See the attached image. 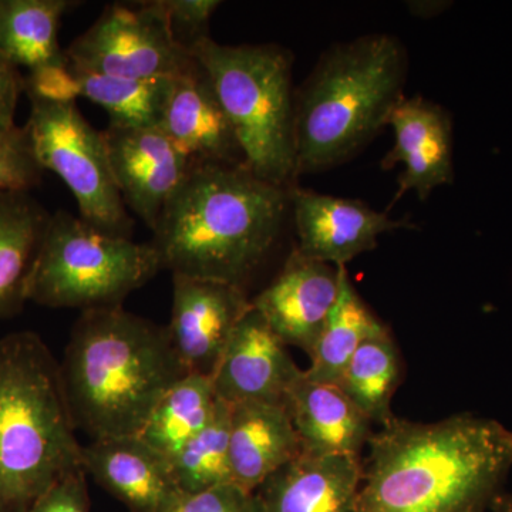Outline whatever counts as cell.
<instances>
[{"instance_id": "obj_1", "label": "cell", "mask_w": 512, "mask_h": 512, "mask_svg": "<svg viewBox=\"0 0 512 512\" xmlns=\"http://www.w3.org/2000/svg\"><path fill=\"white\" fill-rule=\"evenodd\" d=\"M367 447L356 512H488L512 470V431L470 413L394 416Z\"/></svg>"}, {"instance_id": "obj_2", "label": "cell", "mask_w": 512, "mask_h": 512, "mask_svg": "<svg viewBox=\"0 0 512 512\" xmlns=\"http://www.w3.org/2000/svg\"><path fill=\"white\" fill-rule=\"evenodd\" d=\"M291 190L244 164L192 163L154 229L163 269L245 289L291 217Z\"/></svg>"}, {"instance_id": "obj_3", "label": "cell", "mask_w": 512, "mask_h": 512, "mask_svg": "<svg viewBox=\"0 0 512 512\" xmlns=\"http://www.w3.org/2000/svg\"><path fill=\"white\" fill-rule=\"evenodd\" d=\"M74 426L92 440L138 436L188 375L167 326L119 308L82 312L60 362Z\"/></svg>"}, {"instance_id": "obj_4", "label": "cell", "mask_w": 512, "mask_h": 512, "mask_svg": "<svg viewBox=\"0 0 512 512\" xmlns=\"http://www.w3.org/2000/svg\"><path fill=\"white\" fill-rule=\"evenodd\" d=\"M407 72L406 47L389 33L325 50L295 90L298 177L345 164L389 126L404 99Z\"/></svg>"}, {"instance_id": "obj_5", "label": "cell", "mask_w": 512, "mask_h": 512, "mask_svg": "<svg viewBox=\"0 0 512 512\" xmlns=\"http://www.w3.org/2000/svg\"><path fill=\"white\" fill-rule=\"evenodd\" d=\"M60 362L35 332L0 338V512H28L82 466Z\"/></svg>"}, {"instance_id": "obj_6", "label": "cell", "mask_w": 512, "mask_h": 512, "mask_svg": "<svg viewBox=\"0 0 512 512\" xmlns=\"http://www.w3.org/2000/svg\"><path fill=\"white\" fill-rule=\"evenodd\" d=\"M191 55L210 77L244 154L245 165L261 180L295 187L293 56L274 43L229 46L211 37Z\"/></svg>"}, {"instance_id": "obj_7", "label": "cell", "mask_w": 512, "mask_h": 512, "mask_svg": "<svg viewBox=\"0 0 512 512\" xmlns=\"http://www.w3.org/2000/svg\"><path fill=\"white\" fill-rule=\"evenodd\" d=\"M161 269L153 244L106 234L60 210L50 215L30 272L26 301L82 312L119 308Z\"/></svg>"}, {"instance_id": "obj_8", "label": "cell", "mask_w": 512, "mask_h": 512, "mask_svg": "<svg viewBox=\"0 0 512 512\" xmlns=\"http://www.w3.org/2000/svg\"><path fill=\"white\" fill-rule=\"evenodd\" d=\"M25 127L37 163L62 178L80 218L106 234L131 238L133 218L111 173L103 131L84 119L77 103L30 100Z\"/></svg>"}, {"instance_id": "obj_9", "label": "cell", "mask_w": 512, "mask_h": 512, "mask_svg": "<svg viewBox=\"0 0 512 512\" xmlns=\"http://www.w3.org/2000/svg\"><path fill=\"white\" fill-rule=\"evenodd\" d=\"M64 52L79 72L128 79H178L198 67L175 40L161 0L109 6Z\"/></svg>"}, {"instance_id": "obj_10", "label": "cell", "mask_w": 512, "mask_h": 512, "mask_svg": "<svg viewBox=\"0 0 512 512\" xmlns=\"http://www.w3.org/2000/svg\"><path fill=\"white\" fill-rule=\"evenodd\" d=\"M103 134L124 204L154 232L168 202L190 173L192 161L160 127L109 124Z\"/></svg>"}, {"instance_id": "obj_11", "label": "cell", "mask_w": 512, "mask_h": 512, "mask_svg": "<svg viewBox=\"0 0 512 512\" xmlns=\"http://www.w3.org/2000/svg\"><path fill=\"white\" fill-rule=\"evenodd\" d=\"M252 309L239 286L173 275L171 343L188 373L214 375L229 339Z\"/></svg>"}, {"instance_id": "obj_12", "label": "cell", "mask_w": 512, "mask_h": 512, "mask_svg": "<svg viewBox=\"0 0 512 512\" xmlns=\"http://www.w3.org/2000/svg\"><path fill=\"white\" fill-rule=\"evenodd\" d=\"M291 215L298 234L296 251L325 264L346 266L373 251L379 237L397 229H414L407 220H394L365 202L293 187Z\"/></svg>"}, {"instance_id": "obj_13", "label": "cell", "mask_w": 512, "mask_h": 512, "mask_svg": "<svg viewBox=\"0 0 512 512\" xmlns=\"http://www.w3.org/2000/svg\"><path fill=\"white\" fill-rule=\"evenodd\" d=\"M302 375L288 346L252 306L232 333L212 383L218 399L231 406L266 403L286 407Z\"/></svg>"}, {"instance_id": "obj_14", "label": "cell", "mask_w": 512, "mask_h": 512, "mask_svg": "<svg viewBox=\"0 0 512 512\" xmlns=\"http://www.w3.org/2000/svg\"><path fill=\"white\" fill-rule=\"evenodd\" d=\"M339 286L340 266L306 258L295 248L274 281L251 302L286 346L309 355L335 306Z\"/></svg>"}, {"instance_id": "obj_15", "label": "cell", "mask_w": 512, "mask_h": 512, "mask_svg": "<svg viewBox=\"0 0 512 512\" xmlns=\"http://www.w3.org/2000/svg\"><path fill=\"white\" fill-rule=\"evenodd\" d=\"M392 150L383 157L382 170L403 164L394 202L414 191L421 201L441 185L453 183V120L440 104L414 96L404 97L389 120Z\"/></svg>"}, {"instance_id": "obj_16", "label": "cell", "mask_w": 512, "mask_h": 512, "mask_svg": "<svg viewBox=\"0 0 512 512\" xmlns=\"http://www.w3.org/2000/svg\"><path fill=\"white\" fill-rule=\"evenodd\" d=\"M158 127L192 163L245 165L231 121L200 64L174 80Z\"/></svg>"}, {"instance_id": "obj_17", "label": "cell", "mask_w": 512, "mask_h": 512, "mask_svg": "<svg viewBox=\"0 0 512 512\" xmlns=\"http://www.w3.org/2000/svg\"><path fill=\"white\" fill-rule=\"evenodd\" d=\"M363 458L301 453L258 490L264 512H356Z\"/></svg>"}, {"instance_id": "obj_18", "label": "cell", "mask_w": 512, "mask_h": 512, "mask_svg": "<svg viewBox=\"0 0 512 512\" xmlns=\"http://www.w3.org/2000/svg\"><path fill=\"white\" fill-rule=\"evenodd\" d=\"M82 466L130 512H158L178 490L170 460L138 436L92 440L83 446Z\"/></svg>"}, {"instance_id": "obj_19", "label": "cell", "mask_w": 512, "mask_h": 512, "mask_svg": "<svg viewBox=\"0 0 512 512\" xmlns=\"http://www.w3.org/2000/svg\"><path fill=\"white\" fill-rule=\"evenodd\" d=\"M286 407L302 453L362 457L372 439V421L336 384L312 382L303 373Z\"/></svg>"}, {"instance_id": "obj_20", "label": "cell", "mask_w": 512, "mask_h": 512, "mask_svg": "<svg viewBox=\"0 0 512 512\" xmlns=\"http://www.w3.org/2000/svg\"><path fill=\"white\" fill-rule=\"evenodd\" d=\"M301 453V440L286 407L266 403L231 406L229 461L232 480L239 487L255 493Z\"/></svg>"}, {"instance_id": "obj_21", "label": "cell", "mask_w": 512, "mask_h": 512, "mask_svg": "<svg viewBox=\"0 0 512 512\" xmlns=\"http://www.w3.org/2000/svg\"><path fill=\"white\" fill-rule=\"evenodd\" d=\"M50 215L28 191H0V319L28 302L30 272Z\"/></svg>"}, {"instance_id": "obj_22", "label": "cell", "mask_w": 512, "mask_h": 512, "mask_svg": "<svg viewBox=\"0 0 512 512\" xmlns=\"http://www.w3.org/2000/svg\"><path fill=\"white\" fill-rule=\"evenodd\" d=\"M74 5L69 0H0V55L28 73L66 63L60 22Z\"/></svg>"}, {"instance_id": "obj_23", "label": "cell", "mask_w": 512, "mask_h": 512, "mask_svg": "<svg viewBox=\"0 0 512 512\" xmlns=\"http://www.w3.org/2000/svg\"><path fill=\"white\" fill-rule=\"evenodd\" d=\"M386 329L382 320L360 298L346 266H340L338 299L309 353L311 366L303 370L306 379L316 383H338L360 345Z\"/></svg>"}, {"instance_id": "obj_24", "label": "cell", "mask_w": 512, "mask_h": 512, "mask_svg": "<svg viewBox=\"0 0 512 512\" xmlns=\"http://www.w3.org/2000/svg\"><path fill=\"white\" fill-rule=\"evenodd\" d=\"M217 406L212 377L188 373L160 400L138 437L171 460L207 427Z\"/></svg>"}, {"instance_id": "obj_25", "label": "cell", "mask_w": 512, "mask_h": 512, "mask_svg": "<svg viewBox=\"0 0 512 512\" xmlns=\"http://www.w3.org/2000/svg\"><path fill=\"white\" fill-rule=\"evenodd\" d=\"M400 373L399 352L387 328L360 345L336 386L373 424L383 426L394 417L392 399Z\"/></svg>"}, {"instance_id": "obj_26", "label": "cell", "mask_w": 512, "mask_h": 512, "mask_svg": "<svg viewBox=\"0 0 512 512\" xmlns=\"http://www.w3.org/2000/svg\"><path fill=\"white\" fill-rule=\"evenodd\" d=\"M73 70L79 77L82 97L106 110L110 124L160 126L175 79H128Z\"/></svg>"}, {"instance_id": "obj_27", "label": "cell", "mask_w": 512, "mask_h": 512, "mask_svg": "<svg viewBox=\"0 0 512 512\" xmlns=\"http://www.w3.org/2000/svg\"><path fill=\"white\" fill-rule=\"evenodd\" d=\"M231 406L218 399L210 423L170 460L178 490L197 493L217 485L234 483L229 461Z\"/></svg>"}, {"instance_id": "obj_28", "label": "cell", "mask_w": 512, "mask_h": 512, "mask_svg": "<svg viewBox=\"0 0 512 512\" xmlns=\"http://www.w3.org/2000/svg\"><path fill=\"white\" fill-rule=\"evenodd\" d=\"M158 512H264L258 495L228 483L185 493L177 490Z\"/></svg>"}, {"instance_id": "obj_29", "label": "cell", "mask_w": 512, "mask_h": 512, "mask_svg": "<svg viewBox=\"0 0 512 512\" xmlns=\"http://www.w3.org/2000/svg\"><path fill=\"white\" fill-rule=\"evenodd\" d=\"M43 173L26 127L0 137V191L29 192L42 183Z\"/></svg>"}, {"instance_id": "obj_30", "label": "cell", "mask_w": 512, "mask_h": 512, "mask_svg": "<svg viewBox=\"0 0 512 512\" xmlns=\"http://www.w3.org/2000/svg\"><path fill=\"white\" fill-rule=\"evenodd\" d=\"M161 3L175 40L187 50L210 37V20L221 5L218 0H161Z\"/></svg>"}, {"instance_id": "obj_31", "label": "cell", "mask_w": 512, "mask_h": 512, "mask_svg": "<svg viewBox=\"0 0 512 512\" xmlns=\"http://www.w3.org/2000/svg\"><path fill=\"white\" fill-rule=\"evenodd\" d=\"M23 92L28 94L29 100H42L47 103L72 104L82 97L79 77L69 64V60L62 64L42 67L33 70L23 80Z\"/></svg>"}, {"instance_id": "obj_32", "label": "cell", "mask_w": 512, "mask_h": 512, "mask_svg": "<svg viewBox=\"0 0 512 512\" xmlns=\"http://www.w3.org/2000/svg\"><path fill=\"white\" fill-rule=\"evenodd\" d=\"M87 473L74 471L49 488L28 512H90Z\"/></svg>"}, {"instance_id": "obj_33", "label": "cell", "mask_w": 512, "mask_h": 512, "mask_svg": "<svg viewBox=\"0 0 512 512\" xmlns=\"http://www.w3.org/2000/svg\"><path fill=\"white\" fill-rule=\"evenodd\" d=\"M23 80L19 67L0 55V137L9 136L18 130L15 124V111L20 94L23 92Z\"/></svg>"}, {"instance_id": "obj_34", "label": "cell", "mask_w": 512, "mask_h": 512, "mask_svg": "<svg viewBox=\"0 0 512 512\" xmlns=\"http://www.w3.org/2000/svg\"><path fill=\"white\" fill-rule=\"evenodd\" d=\"M444 6H446V3L444 2L409 3V9L412 10L414 16H419V18H434V16L439 15L440 12H443Z\"/></svg>"}, {"instance_id": "obj_35", "label": "cell", "mask_w": 512, "mask_h": 512, "mask_svg": "<svg viewBox=\"0 0 512 512\" xmlns=\"http://www.w3.org/2000/svg\"><path fill=\"white\" fill-rule=\"evenodd\" d=\"M490 512H512V495L505 494L503 491L495 498Z\"/></svg>"}]
</instances>
